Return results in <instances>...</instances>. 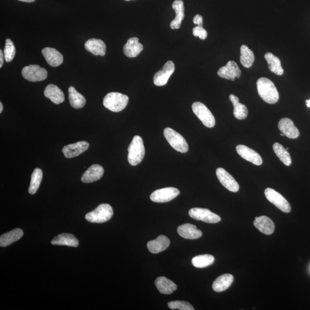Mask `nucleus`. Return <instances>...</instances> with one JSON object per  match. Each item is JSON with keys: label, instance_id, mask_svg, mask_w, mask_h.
<instances>
[{"label": "nucleus", "instance_id": "412c9836", "mask_svg": "<svg viewBox=\"0 0 310 310\" xmlns=\"http://www.w3.org/2000/svg\"><path fill=\"white\" fill-rule=\"evenodd\" d=\"M170 241L168 238L161 235L157 239L149 241L147 243V248L150 252L156 254L163 252L169 246Z\"/></svg>", "mask_w": 310, "mask_h": 310}, {"label": "nucleus", "instance_id": "ddd939ff", "mask_svg": "<svg viewBox=\"0 0 310 310\" xmlns=\"http://www.w3.org/2000/svg\"><path fill=\"white\" fill-rule=\"evenodd\" d=\"M217 74L221 78L234 81L236 78L241 77V71L236 62L230 61L225 66L220 68Z\"/></svg>", "mask_w": 310, "mask_h": 310}, {"label": "nucleus", "instance_id": "c85d7f7f", "mask_svg": "<svg viewBox=\"0 0 310 310\" xmlns=\"http://www.w3.org/2000/svg\"><path fill=\"white\" fill-rule=\"evenodd\" d=\"M233 280V276L231 274H224L215 280L213 284V289L217 292L224 291L229 288Z\"/></svg>", "mask_w": 310, "mask_h": 310}, {"label": "nucleus", "instance_id": "f257e3e1", "mask_svg": "<svg viewBox=\"0 0 310 310\" xmlns=\"http://www.w3.org/2000/svg\"><path fill=\"white\" fill-rule=\"evenodd\" d=\"M258 94L266 103L274 104L279 99V94L271 81L267 78H260L257 81Z\"/></svg>", "mask_w": 310, "mask_h": 310}, {"label": "nucleus", "instance_id": "6ab92c4d", "mask_svg": "<svg viewBox=\"0 0 310 310\" xmlns=\"http://www.w3.org/2000/svg\"><path fill=\"white\" fill-rule=\"evenodd\" d=\"M143 45L140 43L138 38H131L124 45L123 52L125 56L135 58L143 50Z\"/></svg>", "mask_w": 310, "mask_h": 310}, {"label": "nucleus", "instance_id": "72a5a7b5", "mask_svg": "<svg viewBox=\"0 0 310 310\" xmlns=\"http://www.w3.org/2000/svg\"><path fill=\"white\" fill-rule=\"evenodd\" d=\"M274 152L279 158L280 161L287 166L291 165L292 161L291 156L287 150L283 147V146L278 143L274 144L273 145Z\"/></svg>", "mask_w": 310, "mask_h": 310}, {"label": "nucleus", "instance_id": "39448f33", "mask_svg": "<svg viewBox=\"0 0 310 310\" xmlns=\"http://www.w3.org/2000/svg\"><path fill=\"white\" fill-rule=\"evenodd\" d=\"M164 135L169 145L176 151L181 153L187 152L188 144L181 134L170 128H166L164 130Z\"/></svg>", "mask_w": 310, "mask_h": 310}, {"label": "nucleus", "instance_id": "7ed1b4c3", "mask_svg": "<svg viewBox=\"0 0 310 310\" xmlns=\"http://www.w3.org/2000/svg\"><path fill=\"white\" fill-rule=\"evenodd\" d=\"M129 97L122 93L112 92L106 94L103 100V106L113 112H120L125 108Z\"/></svg>", "mask_w": 310, "mask_h": 310}, {"label": "nucleus", "instance_id": "423d86ee", "mask_svg": "<svg viewBox=\"0 0 310 310\" xmlns=\"http://www.w3.org/2000/svg\"><path fill=\"white\" fill-rule=\"evenodd\" d=\"M192 109L198 118L201 121L205 126L213 128L215 124V120L213 114L204 103L195 102L192 105Z\"/></svg>", "mask_w": 310, "mask_h": 310}, {"label": "nucleus", "instance_id": "f3484780", "mask_svg": "<svg viewBox=\"0 0 310 310\" xmlns=\"http://www.w3.org/2000/svg\"><path fill=\"white\" fill-rule=\"evenodd\" d=\"M278 128L285 136L291 139L298 138L299 131L291 119L283 118L280 120Z\"/></svg>", "mask_w": 310, "mask_h": 310}, {"label": "nucleus", "instance_id": "bb28decb", "mask_svg": "<svg viewBox=\"0 0 310 310\" xmlns=\"http://www.w3.org/2000/svg\"><path fill=\"white\" fill-rule=\"evenodd\" d=\"M51 244L57 246H67L72 247H77L79 241L73 234L62 233L55 237L51 241Z\"/></svg>", "mask_w": 310, "mask_h": 310}, {"label": "nucleus", "instance_id": "de8ad7c7", "mask_svg": "<svg viewBox=\"0 0 310 310\" xmlns=\"http://www.w3.org/2000/svg\"><path fill=\"white\" fill-rule=\"evenodd\" d=\"M286 150H287V151H288L289 148H286Z\"/></svg>", "mask_w": 310, "mask_h": 310}, {"label": "nucleus", "instance_id": "9d476101", "mask_svg": "<svg viewBox=\"0 0 310 310\" xmlns=\"http://www.w3.org/2000/svg\"><path fill=\"white\" fill-rule=\"evenodd\" d=\"M180 194V191L175 187H165L153 192L150 199L156 203H165L171 201Z\"/></svg>", "mask_w": 310, "mask_h": 310}, {"label": "nucleus", "instance_id": "f8f14e48", "mask_svg": "<svg viewBox=\"0 0 310 310\" xmlns=\"http://www.w3.org/2000/svg\"><path fill=\"white\" fill-rule=\"evenodd\" d=\"M218 180L227 190L236 192L240 190V186L229 172L223 168H218L216 170Z\"/></svg>", "mask_w": 310, "mask_h": 310}, {"label": "nucleus", "instance_id": "c9c22d12", "mask_svg": "<svg viewBox=\"0 0 310 310\" xmlns=\"http://www.w3.org/2000/svg\"><path fill=\"white\" fill-rule=\"evenodd\" d=\"M214 260V257L210 254H202L194 257L192 259V264L196 268L202 269L212 265Z\"/></svg>", "mask_w": 310, "mask_h": 310}, {"label": "nucleus", "instance_id": "79ce46f5", "mask_svg": "<svg viewBox=\"0 0 310 310\" xmlns=\"http://www.w3.org/2000/svg\"><path fill=\"white\" fill-rule=\"evenodd\" d=\"M19 1L25 2H33L35 1V0H19Z\"/></svg>", "mask_w": 310, "mask_h": 310}, {"label": "nucleus", "instance_id": "4468645a", "mask_svg": "<svg viewBox=\"0 0 310 310\" xmlns=\"http://www.w3.org/2000/svg\"><path fill=\"white\" fill-rule=\"evenodd\" d=\"M89 148V143L81 141L64 146L62 149V152H63L65 157L70 159L80 155L82 153L86 151Z\"/></svg>", "mask_w": 310, "mask_h": 310}, {"label": "nucleus", "instance_id": "a878e982", "mask_svg": "<svg viewBox=\"0 0 310 310\" xmlns=\"http://www.w3.org/2000/svg\"><path fill=\"white\" fill-rule=\"evenodd\" d=\"M155 284L159 291L163 294H171L177 289V286L175 283L164 276L158 277L155 280Z\"/></svg>", "mask_w": 310, "mask_h": 310}, {"label": "nucleus", "instance_id": "58836bf2", "mask_svg": "<svg viewBox=\"0 0 310 310\" xmlns=\"http://www.w3.org/2000/svg\"><path fill=\"white\" fill-rule=\"evenodd\" d=\"M192 33L194 37H199L202 40H205L207 37V32L203 28V26L198 25L192 29Z\"/></svg>", "mask_w": 310, "mask_h": 310}, {"label": "nucleus", "instance_id": "4be33fe9", "mask_svg": "<svg viewBox=\"0 0 310 310\" xmlns=\"http://www.w3.org/2000/svg\"><path fill=\"white\" fill-rule=\"evenodd\" d=\"M253 224L258 230L266 235L272 234L275 230V224L267 216L256 217Z\"/></svg>", "mask_w": 310, "mask_h": 310}, {"label": "nucleus", "instance_id": "ea45409f", "mask_svg": "<svg viewBox=\"0 0 310 310\" xmlns=\"http://www.w3.org/2000/svg\"><path fill=\"white\" fill-rule=\"evenodd\" d=\"M194 23L196 25L203 26V18L200 15H197L193 19Z\"/></svg>", "mask_w": 310, "mask_h": 310}, {"label": "nucleus", "instance_id": "c03bdc74", "mask_svg": "<svg viewBox=\"0 0 310 310\" xmlns=\"http://www.w3.org/2000/svg\"><path fill=\"white\" fill-rule=\"evenodd\" d=\"M3 110V105L2 103H0V113L2 112Z\"/></svg>", "mask_w": 310, "mask_h": 310}, {"label": "nucleus", "instance_id": "5701e85b", "mask_svg": "<svg viewBox=\"0 0 310 310\" xmlns=\"http://www.w3.org/2000/svg\"><path fill=\"white\" fill-rule=\"evenodd\" d=\"M84 47L87 51L94 55H100L103 57L106 54V44L100 39H89L84 44Z\"/></svg>", "mask_w": 310, "mask_h": 310}, {"label": "nucleus", "instance_id": "20e7f679", "mask_svg": "<svg viewBox=\"0 0 310 310\" xmlns=\"http://www.w3.org/2000/svg\"><path fill=\"white\" fill-rule=\"evenodd\" d=\"M113 210L109 204H101L95 210L86 215L85 218L91 223H103L112 218Z\"/></svg>", "mask_w": 310, "mask_h": 310}, {"label": "nucleus", "instance_id": "e433bc0d", "mask_svg": "<svg viewBox=\"0 0 310 310\" xmlns=\"http://www.w3.org/2000/svg\"><path fill=\"white\" fill-rule=\"evenodd\" d=\"M4 54L5 60L6 62H11L15 57L16 47L14 42L10 39H7L6 40Z\"/></svg>", "mask_w": 310, "mask_h": 310}, {"label": "nucleus", "instance_id": "9b49d317", "mask_svg": "<svg viewBox=\"0 0 310 310\" xmlns=\"http://www.w3.org/2000/svg\"><path fill=\"white\" fill-rule=\"evenodd\" d=\"M175 64L174 62L169 61L166 62L162 69L159 70L153 77V83L156 86H162L168 83L169 77L174 73Z\"/></svg>", "mask_w": 310, "mask_h": 310}, {"label": "nucleus", "instance_id": "2f4dec72", "mask_svg": "<svg viewBox=\"0 0 310 310\" xmlns=\"http://www.w3.org/2000/svg\"><path fill=\"white\" fill-rule=\"evenodd\" d=\"M266 60L269 64V68L270 71L277 76H282L284 70L281 65V61L278 57L275 56L271 53H267L265 54Z\"/></svg>", "mask_w": 310, "mask_h": 310}, {"label": "nucleus", "instance_id": "f03ea898", "mask_svg": "<svg viewBox=\"0 0 310 310\" xmlns=\"http://www.w3.org/2000/svg\"><path fill=\"white\" fill-rule=\"evenodd\" d=\"M128 160L130 165L135 166L142 162L145 158V150L141 137L134 136L128 146Z\"/></svg>", "mask_w": 310, "mask_h": 310}, {"label": "nucleus", "instance_id": "f704fd0d", "mask_svg": "<svg viewBox=\"0 0 310 310\" xmlns=\"http://www.w3.org/2000/svg\"><path fill=\"white\" fill-rule=\"evenodd\" d=\"M42 178H43V171L40 168H35L31 175L30 185L28 189L29 194H36L41 185Z\"/></svg>", "mask_w": 310, "mask_h": 310}, {"label": "nucleus", "instance_id": "c756f323", "mask_svg": "<svg viewBox=\"0 0 310 310\" xmlns=\"http://www.w3.org/2000/svg\"><path fill=\"white\" fill-rule=\"evenodd\" d=\"M229 99L234 106V116L238 120H242L247 118L248 110L246 105L239 102V99L234 94H230Z\"/></svg>", "mask_w": 310, "mask_h": 310}, {"label": "nucleus", "instance_id": "7c9ffc66", "mask_svg": "<svg viewBox=\"0 0 310 310\" xmlns=\"http://www.w3.org/2000/svg\"><path fill=\"white\" fill-rule=\"evenodd\" d=\"M68 99L71 106L75 109L83 108L86 103L85 98L78 92L73 86H70L68 89Z\"/></svg>", "mask_w": 310, "mask_h": 310}, {"label": "nucleus", "instance_id": "dca6fc26", "mask_svg": "<svg viewBox=\"0 0 310 310\" xmlns=\"http://www.w3.org/2000/svg\"><path fill=\"white\" fill-rule=\"evenodd\" d=\"M104 174V169L100 165H93L84 172L81 181L84 184H90L100 180Z\"/></svg>", "mask_w": 310, "mask_h": 310}, {"label": "nucleus", "instance_id": "6e6552de", "mask_svg": "<svg viewBox=\"0 0 310 310\" xmlns=\"http://www.w3.org/2000/svg\"><path fill=\"white\" fill-rule=\"evenodd\" d=\"M190 217L193 219L202 221L208 224H216L221 221V218L207 208H192L188 212Z\"/></svg>", "mask_w": 310, "mask_h": 310}, {"label": "nucleus", "instance_id": "473e14b6", "mask_svg": "<svg viewBox=\"0 0 310 310\" xmlns=\"http://www.w3.org/2000/svg\"><path fill=\"white\" fill-rule=\"evenodd\" d=\"M240 62L244 67L250 68L254 62V55L246 45H243L240 48Z\"/></svg>", "mask_w": 310, "mask_h": 310}, {"label": "nucleus", "instance_id": "49530a36", "mask_svg": "<svg viewBox=\"0 0 310 310\" xmlns=\"http://www.w3.org/2000/svg\"><path fill=\"white\" fill-rule=\"evenodd\" d=\"M125 1H131V0H125Z\"/></svg>", "mask_w": 310, "mask_h": 310}, {"label": "nucleus", "instance_id": "a19ab883", "mask_svg": "<svg viewBox=\"0 0 310 310\" xmlns=\"http://www.w3.org/2000/svg\"><path fill=\"white\" fill-rule=\"evenodd\" d=\"M4 59H5L4 54L2 53V51L1 50H0V68H2L4 64Z\"/></svg>", "mask_w": 310, "mask_h": 310}, {"label": "nucleus", "instance_id": "2eb2a0df", "mask_svg": "<svg viewBox=\"0 0 310 310\" xmlns=\"http://www.w3.org/2000/svg\"><path fill=\"white\" fill-rule=\"evenodd\" d=\"M236 151L241 158L253 164L260 165L263 164V159L260 155L252 149L244 145L236 146Z\"/></svg>", "mask_w": 310, "mask_h": 310}, {"label": "nucleus", "instance_id": "4c0bfd02", "mask_svg": "<svg viewBox=\"0 0 310 310\" xmlns=\"http://www.w3.org/2000/svg\"><path fill=\"white\" fill-rule=\"evenodd\" d=\"M169 308L171 310H194L190 303L186 301H172L168 303Z\"/></svg>", "mask_w": 310, "mask_h": 310}, {"label": "nucleus", "instance_id": "b1692460", "mask_svg": "<svg viewBox=\"0 0 310 310\" xmlns=\"http://www.w3.org/2000/svg\"><path fill=\"white\" fill-rule=\"evenodd\" d=\"M172 8L175 12L176 17L171 22L170 27L172 29H178L180 28L182 21L185 16L184 1L182 0H175L173 2Z\"/></svg>", "mask_w": 310, "mask_h": 310}, {"label": "nucleus", "instance_id": "a18cd8bd", "mask_svg": "<svg viewBox=\"0 0 310 310\" xmlns=\"http://www.w3.org/2000/svg\"><path fill=\"white\" fill-rule=\"evenodd\" d=\"M280 135H281L282 136H285V135H284V134L283 133L280 134Z\"/></svg>", "mask_w": 310, "mask_h": 310}, {"label": "nucleus", "instance_id": "37998d69", "mask_svg": "<svg viewBox=\"0 0 310 310\" xmlns=\"http://www.w3.org/2000/svg\"><path fill=\"white\" fill-rule=\"evenodd\" d=\"M306 103L307 106L310 107V100H306Z\"/></svg>", "mask_w": 310, "mask_h": 310}, {"label": "nucleus", "instance_id": "aec40b11", "mask_svg": "<svg viewBox=\"0 0 310 310\" xmlns=\"http://www.w3.org/2000/svg\"><path fill=\"white\" fill-rule=\"evenodd\" d=\"M177 231L179 236L185 239H198L202 236V232L194 225L185 224L178 227Z\"/></svg>", "mask_w": 310, "mask_h": 310}, {"label": "nucleus", "instance_id": "1a4fd4ad", "mask_svg": "<svg viewBox=\"0 0 310 310\" xmlns=\"http://www.w3.org/2000/svg\"><path fill=\"white\" fill-rule=\"evenodd\" d=\"M265 195L267 200L280 210L286 213L291 211V207L289 202L278 192L272 188H267L265 190Z\"/></svg>", "mask_w": 310, "mask_h": 310}, {"label": "nucleus", "instance_id": "a211bd4d", "mask_svg": "<svg viewBox=\"0 0 310 310\" xmlns=\"http://www.w3.org/2000/svg\"><path fill=\"white\" fill-rule=\"evenodd\" d=\"M45 60L51 66L56 67L63 62V57L56 49L50 47L44 48L41 51Z\"/></svg>", "mask_w": 310, "mask_h": 310}, {"label": "nucleus", "instance_id": "393cba45", "mask_svg": "<svg viewBox=\"0 0 310 310\" xmlns=\"http://www.w3.org/2000/svg\"><path fill=\"white\" fill-rule=\"evenodd\" d=\"M44 94L45 97L48 98L57 105L64 102V95L63 91L55 84H48L45 87Z\"/></svg>", "mask_w": 310, "mask_h": 310}, {"label": "nucleus", "instance_id": "0eeeda50", "mask_svg": "<svg viewBox=\"0 0 310 310\" xmlns=\"http://www.w3.org/2000/svg\"><path fill=\"white\" fill-rule=\"evenodd\" d=\"M21 74L26 80L30 82H41L46 79L47 71L38 65L31 64L22 68Z\"/></svg>", "mask_w": 310, "mask_h": 310}, {"label": "nucleus", "instance_id": "cd10ccee", "mask_svg": "<svg viewBox=\"0 0 310 310\" xmlns=\"http://www.w3.org/2000/svg\"><path fill=\"white\" fill-rule=\"evenodd\" d=\"M23 234V231L18 228L1 235L0 237V246L6 247L10 246L21 239Z\"/></svg>", "mask_w": 310, "mask_h": 310}]
</instances>
